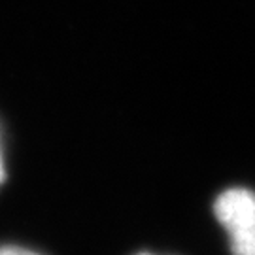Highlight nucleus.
Here are the masks:
<instances>
[{
  "instance_id": "1",
  "label": "nucleus",
  "mask_w": 255,
  "mask_h": 255,
  "mask_svg": "<svg viewBox=\"0 0 255 255\" xmlns=\"http://www.w3.org/2000/svg\"><path fill=\"white\" fill-rule=\"evenodd\" d=\"M214 214L231 237L233 255H255V193L227 189L216 199Z\"/></svg>"
},
{
  "instance_id": "2",
  "label": "nucleus",
  "mask_w": 255,
  "mask_h": 255,
  "mask_svg": "<svg viewBox=\"0 0 255 255\" xmlns=\"http://www.w3.org/2000/svg\"><path fill=\"white\" fill-rule=\"evenodd\" d=\"M0 255H40V254L17 246H2L0 248Z\"/></svg>"
},
{
  "instance_id": "3",
  "label": "nucleus",
  "mask_w": 255,
  "mask_h": 255,
  "mask_svg": "<svg viewBox=\"0 0 255 255\" xmlns=\"http://www.w3.org/2000/svg\"><path fill=\"white\" fill-rule=\"evenodd\" d=\"M4 180V164H2V153H0V182Z\"/></svg>"
},
{
  "instance_id": "4",
  "label": "nucleus",
  "mask_w": 255,
  "mask_h": 255,
  "mask_svg": "<svg viewBox=\"0 0 255 255\" xmlns=\"http://www.w3.org/2000/svg\"><path fill=\"white\" fill-rule=\"evenodd\" d=\"M138 255H151V254H138Z\"/></svg>"
}]
</instances>
